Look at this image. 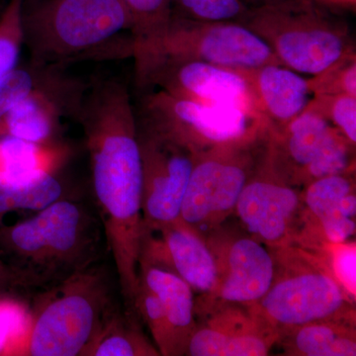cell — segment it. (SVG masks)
<instances>
[{"label": "cell", "instance_id": "836d02e7", "mask_svg": "<svg viewBox=\"0 0 356 356\" xmlns=\"http://www.w3.org/2000/svg\"><path fill=\"white\" fill-rule=\"evenodd\" d=\"M257 7L273 6L298 9L315 6V0H252Z\"/></svg>", "mask_w": 356, "mask_h": 356}, {"label": "cell", "instance_id": "ffe728a7", "mask_svg": "<svg viewBox=\"0 0 356 356\" xmlns=\"http://www.w3.org/2000/svg\"><path fill=\"white\" fill-rule=\"evenodd\" d=\"M131 20L137 81L159 57L173 15L172 0H121Z\"/></svg>", "mask_w": 356, "mask_h": 356}, {"label": "cell", "instance_id": "9c48e42d", "mask_svg": "<svg viewBox=\"0 0 356 356\" xmlns=\"http://www.w3.org/2000/svg\"><path fill=\"white\" fill-rule=\"evenodd\" d=\"M143 170V226L179 220L185 191L199 154L193 147L138 120Z\"/></svg>", "mask_w": 356, "mask_h": 356}, {"label": "cell", "instance_id": "277c9868", "mask_svg": "<svg viewBox=\"0 0 356 356\" xmlns=\"http://www.w3.org/2000/svg\"><path fill=\"white\" fill-rule=\"evenodd\" d=\"M111 309L103 274L88 267L72 274L32 312L24 355H83Z\"/></svg>", "mask_w": 356, "mask_h": 356}, {"label": "cell", "instance_id": "484cf974", "mask_svg": "<svg viewBox=\"0 0 356 356\" xmlns=\"http://www.w3.org/2000/svg\"><path fill=\"white\" fill-rule=\"evenodd\" d=\"M355 145L332 127L317 158L304 172L301 184H308L321 177L355 172Z\"/></svg>", "mask_w": 356, "mask_h": 356}, {"label": "cell", "instance_id": "5bb4252c", "mask_svg": "<svg viewBox=\"0 0 356 356\" xmlns=\"http://www.w3.org/2000/svg\"><path fill=\"white\" fill-rule=\"evenodd\" d=\"M140 261L170 269L203 297L216 287V261L205 236L180 219L143 229Z\"/></svg>", "mask_w": 356, "mask_h": 356}, {"label": "cell", "instance_id": "8992f818", "mask_svg": "<svg viewBox=\"0 0 356 356\" xmlns=\"http://www.w3.org/2000/svg\"><path fill=\"white\" fill-rule=\"evenodd\" d=\"M273 51L280 64L316 76L355 55L348 28L317 6L290 9L255 8L245 25Z\"/></svg>", "mask_w": 356, "mask_h": 356}, {"label": "cell", "instance_id": "ba28073f", "mask_svg": "<svg viewBox=\"0 0 356 356\" xmlns=\"http://www.w3.org/2000/svg\"><path fill=\"white\" fill-rule=\"evenodd\" d=\"M142 119L198 154L269 127L259 114L232 105L194 102L159 89L145 96Z\"/></svg>", "mask_w": 356, "mask_h": 356}, {"label": "cell", "instance_id": "6da1fadb", "mask_svg": "<svg viewBox=\"0 0 356 356\" xmlns=\"http://www.w3.org/2000/svg\"><path fill=\"white\" fill-rule=\"evenodd\" d=\"M93 187L124 298L133 305L139 286L143 229V170L138 122L130 104L107 102L81 121Z\"/></svg>", "mask_w": 356, "mask_h": 356}, {"label": "cell", "instance_id": "4fadbf2b", "mask_svg": "<svg viewBox=\"0 0 356 356\" xmlns=\"http://www.w3.org/2000/svg\"><path fill=\"white\" fill-rule=\"evenodd\" d=\"M301 204V194L274 170L267 149L241 192L235 212L248 235L268 247L280 248L289 245Z\"/></svg>", "mask_w": 356, "mask_h": 356}, {"label": "cell", "instance_id": "f546056e", "mask_svg": "<svg viewBox=\"0 0 356 356\" xmlns=\"http://www.w3.org/2000/svg\"><path fill=\"white\" fill-rule=\"evenodd\" d=\"M23 0H9L0 14V79L16 69L24 44Z\"/></svg>", "mask_w": 356, "mask_h": 356}, {"label": "cell", "instance_id": "30bf717a", "mask_svg": "<svg viewBox=\"0 0 356 356\" xmlns=\"http://www.w3.org/2000/svg\"><path fill=\"white\" fill-rule=\"evenodd\" d=\"M161 57L197 60L238 70L280 63L270 47L247 26L192 20L175 14L156 60Z\"/></svg>", "mask_w": 356, "mask_h": 356}, {"label": "cell", "instance_id": "e0dca14e", "mask_svg": "<svg viewBox=\"0 0 356 356\" xmlns=\"http://www.w3.org/2000/svg\"><path fill=\"white\" fill-rule=\"evenodd\" d=\"M254 93L257 111L276 132L311 104L310 79L280 63L243 70Z\"/></svg>", "mask_w": 356, "mask_h": 356}, {"label": "cell", "instance_id": "9a60e30c", "mask_svg": "<svg viewBox=\"0 0 356 356\" xmlns=\"http://www.w3.org/2000/svg\"><path fill=\"white\" fill-rule=\"evenodd\" d=\"M205 314L207 320L196 325L185 355L264 356L280 339V332L250 307L221 306Z\"/></svg>", "mask_w": 356, "mask_h": 356}, {"label": "cell", "instance_id": "5b68a950", "mask_svg": "<svg viewBox=\"0 0 356 356\" xmlns=\"http://www.w3.org/2000/svg\"><path fill=\"white\" fill-rule=\"evenodd\" d=\"M266 127L229 144L199 154L185 191L179 219L205 236L235 212L241 192L268 149Z\"/></svg>", "mask_w": 356, "mask_h": 356}, {"label": "cell", "instance_id": "7402d4cb", "mask_svg": "<svg viewBox=\"0 0 356 356\" xmlns=\"http://www.w3.org/2000/svg\"><path fill=\"white\" fill-rule=\"evenodd\" d=\"M70 152L58 143L37 144L17 138L0 137V179L20 180L54 175Z\"/></svg>", "mask_w": 356, "mask_h": 356}, {"label": "cell", "instance_id": "52a82bcc", "mask_svg": "<svg viewBox=\"0 0 356 356\" xmlns=\"http://www.w3.org/2000/svg\"><path fill=\"white\" fill-rule=\"evenodd\" d=\"M93 238L89 219L69 201H56L7 231L10 250L32 281L65 280L88 267Z\"/></svg>", "mask_w": 356, "mask_h": 356}, {"label": "cell", "instance_id": "4316f807", "mask_svg": "<svg viewBox=\"0 0 356 356\" xmlns=\"http://www.w3.org/2000/svg\"><path fill=\"white\" fill-rule=\"evenodd\" d=\"M60 72L58 67H38L17 69L0 79V119L21 100L37 89L55 81Z\"/></svg>", "mask_w": 356, "mask_h": 356}, {"label": "cell", "instance_id": "4dcf8cb0", "mask_svg": "<svg viewBox=\"0 0 356 356\" xmlns=\"http://www.w3.org/2000/svg\"><path fill=\"white\" fill-rule=\"evenodd\" d=\"M314 104L322 110L332 127L337 129L351 144H356V96L318 95Z\"/></svg>", "mask_w": 356, "mask_h": 356}, {"label": "cell", "instance_id": "8fae6325", "mask_svg": "<svg viewBox=\"0 0 356 356\" xmlns=\"http://www.w3.org/2000/svg\"><path fill=\"white\" fill-rule=\"evenodd\" d=\"M214 255L217 282L214 291L195 304L204 313L226 305H254L268 291L275 273L273 248L252 236L226 233L221 226L206 234Z\"/></svg>", "mask_w": 356, "mask_h": 356}, {"label": "cell", "instance_id": "7a4b0ae2", "mask_svg": "<svg viewBox=\"0 0 356 356\" xmlns=\"http://www.w3.org/2000/svg\"><path fill=\"white\" fill-rule=\"evenodd\" d=\"M24 44L33 65L60 67L84 58L132 56L117 40L131 34L121 0H23Z\"/></svg>", "mask_w": 356, "mask_h": 356}, {"label": "cell", "instance_id": "d6986e66", "mask_svg": "<svg viewBox=\"0 0 356 356\" xmlns=\"http://www.w3.org/2000/svg\"><path fill=\"white\" fill-rule=\"evenodd\" d=\"M139 283L156 295L182 353L195 330V298L193 290L177 273L145 261H139Z\"/></svg>", "mask_w": 356, "mask_h": 356}, {"label": "cell", "instance_id": "d4e9b609", "mask_svg": "<svg viewBox=\"0 0 356 356\" xmlns=\"http://www.w3.org/2000/svg\"><path fill=\"white\" fill-rule=\"evenodd\" d=\"M173 14L207 22L245 25L255 8L252 0H172Z\"/></svg>", "mask_w": 356, "mask_h": 356}, {"label": "cell", "instance_id": "83f0119b", "mask_svg": "<svg viewBox=\"0 0 356 356\" xmlns=\"http://www.w3.org/2000/svg\"><path fill=\"white\" fill-rule=\"evenodd\" d=\"M133 305L136 306L149 327L159 355H184L177 336L156 295L139 283Z\"/></svg>", "mask_w": 356, "mask_h": 356}, {"label": "cell", "instance_id": "44dd1931", "mask_svg": "<svg viewBox=\"0 0 356 356\" xmlns=\"http://www.w3.org/2000/svg\"><path fill=\"white\" fill-rule=\"evenodd\" d=\"M277 343L288 355L355 356V322L325 321L281 332Z\"/></svg>", "mask_w": 356, "mask_h": 356}, {"label": "cell", "instance_id": "ac0fdd59", "mask_svg": "<svg viewBox=\"0 0 356 356\" xmlns=\"http://www.w3.org/2000/svg\"><path fill=\"white\" fill-rule=\"evenodd\" d=\"M301 194L307 210L329 243L351 242L355 236L356 194L353 172L318 178Z\"/></svg>", "mask_w": 356, "mask_h": 356}, {"label": "cell", "instance_id": "603a6c76", "mask_svg": "<svg viewBox=\"0 0 356 356\" xmlns=\"http://www.w3.org/2000/svg\"><path fill=\"white\" fill-rule=\"evenodd\" d=\"M86 356H158V348L127 318L111 309L83 350Z\"/></svg>", "mask_w": 356, "mask_h": 356}, {"label": "cell", "instance_id": "1f68e13d", "mask_svg": "<svg viewBox=\"0 0 356 356\" xmlns=\"http://www.w3.org/2000/svg\"><path fill=\"white\" fill-rule=\"evenodd\" d=\"M314 96L350 95L356 96L355 55L344 58L331 69L310 79Z\"/></svg>", "mask_w": 356, "mask_h": 356}, {"label": "cell", "instance_id": "f1b7e54d", "mask_svg": "<svg viewBox=\"0 0 356 356\" xmlns=\"http://www.w3.org/2000/svg\"><path fill=\"white\" fill-rule=\"evenodd\" d=\"M32 312L18 300L0 297V355H23Z\"/></svg>", "mask_w": 356, "mask_h": 356}, {"label": "cell", "instance_id": "d6a6232c", "mask_svg": "<svg viewBox=\"0 0 356 356\" xmlns=\"http://www.w3.org/2000/svg\"><path fill=\"white\" fill-rule=\"evenodd\" d=\"M334 268L332 273L337 280L350 294L355 295V248L353 243L332 245Z\"/></svg>", "mask_w": 356, "mask_h": 356}, {"label": "cell", "instance_id": "3957f363", "mask_svg": "<svg viewBox=\"0 0 356 356\" xmlns=\"http://www.w3.org/2000/svg\"><path fill=\"white\" fill-rule=\"evenodd\" d=\"M275 273L268 291L250 306L281 332L325 321L355 322L353 294L332 267L301 248H273Z\"/></svg>", "mask_w": 356, "mask_h": 356}, {"label": "cell", "instance_id": "cb8c5ba5", "mask_svg": "<svg viewBox=\"0 0 356 356\" xmlns=\"http://www.w3.org/2000/svg\"><path fill=\"white\" fill-rule=\"evenodd\" d=\"M62 191L60 181L51 173L28 179H0V214L43 210L58 201Z\"/></svg>", "mask_w": 356, "mask_h": 356}, {"label": "cell", "instance_id": "2e32d148", "mask_svg": "<svg viewBox=\"0 0 356 356\" xmlns=\"http://www.w3.org/2000/svg\"><path fill=\"white\" fill-rule=\"evenodd\" d=\"M83 95L74 81L60 74L21 100L0 119V137L47 144L54 142L62 115L77 114Z\"/></svg>", "mask_w": 356, "mask_h": 356}, {"label": "cell", "instance_id": "7c38bea8", "mask_svg": "<svg viewBox=\"0 0 356 356\" xmlns=\"http://www.w3.org/2000/svg\"><path fill=\"white\" fill-rule=\"evenodd\" d=\"M138 83L144 88L159 86L184 99L232 105L259 115L243 70L189 58L161 57Z\"/></svg>", "mask_w": 356, "mask_h": 356}]
</instances>
